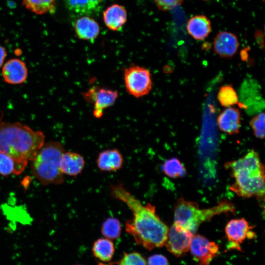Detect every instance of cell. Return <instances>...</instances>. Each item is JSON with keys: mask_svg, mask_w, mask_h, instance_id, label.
Wrapping results in <instances>:
<instances>
[{"mask_svg": "<svg viewBox=\"0 0 265 265\" xmlns=\"http://www.w3.org/2000/svg\"><path fill=\"white\" fill-rule=\"evenodd\" d=\"M147 265H168V262L164 256L156 254L148 258Z\"/></svg>", "mask_w": 265, "mask_h": 265, "instance_id": "cell-29", "label": "cell"}, {"mask_svg": "<svg viewBox=\"0 0 265 265\" xmlns=\"http://www.w3.org/2000/svg\"><path fill=\"white\" fill-rule=\"evenodd\" d=\"M65 149L58 141L44 143L30 160L33 174L43 185H60L64 182L60 160Z\"/></svg>", "mask_w": 265, "mask_h": 265, "instance_id": "cell-4", "label": "cell"}, {"mask_svg": "<svg viewBox=\"0 0 265 265\" xmlns=\"http://www.w3.org/2000/svg\"><path fill=\"white\" fill-rule=\"evenodd\" d=\"M252 228L248 222L244 218L231 220L226 224L225 231L230 242V247L240 249L239 244L246 238H251L254 237V233L250 230Z\"/></svg>", "mask_w": 265, "mask_h": 265, "instance_id": "cell-10", "label": "cell"}, {"mask_svg": "<svg viewBox=\"0 0 265 265\" xmlns=\"http://www.w3.org/2000/svg\"><path fill=\"white\" fill-rule=\"evenodd\" d=\"M225 166L235 180L230 187L231 190L244 198L264 196L265 168L255 150H250L236 160L227 162Z\"/></svg>", "mask_w": 265, "mask_h": 265, "instance_id": "cell-2", "label": "cell"}, {"mask_svg": "<svg viewBox=\"0 0 265 265\" xmlns=\"http://www.w3.org/2000/svg\"><path fill=\"white\" fill-rule=\"evenodd\" d=\"M184 0H155L157 6L163 11H168L181 5Z\"/></svg>", "mask_w": 265, "mask_h": 265, "instance_id": "cell-28", "label": "cell"}, {"mask_svg": "<svg viewBox=\"0 0 265 265\" xmlns=\"http://www.w3.org/2000/svg\"><path fill=\"white\" fill-rule=\"evenodd\" d=\"M124 162L122 154L117 149H108L101 151L96 159L97 166L102 172L117 171L122 168Z\"/></svg>", "mask_w": 265, "mask_h": 265, "instance_id": "cell-13", "label": "cell"}, {"mask_svg": "<svg viewBox=\"0 0 265 265\" xmlns=\"http://www.w3.org/2000/svg\"><path fill=\"white\" fill-rule=\"evenodd\" d=\"M3 80L10 84H20L26 80L28 70L25 62L19 58H12L7 61L2 67Z\"/></svg>", "mask_w": 265, "mask_h": 265, "instance_id": "cell-11", "label": "cell"}, {"mask_svg": "<svg viewBox=\"0 0 265 265\" xmlns=\"http://www.w3.org/2000/svg\"><path fill=\"white\" fill-rule=\"evenodd\" d=\"M77 36L80 39L93 41L99 35L100 26L94 19L83 16L78 19L74 25Z\"/></svg>", "mask_w": 265, "mask_h": 265, "instance_id": "cell-18", "label": "cell"}, {"mask_svg": "<svg viewBox=\"0 0 265 265\" xmlns=\"http://www.w3.org/2000/svg\"><path fill=\"white\" fill-rule=\"evenodd\" d=\"M193 236L190 231L174 223L168 230L165 244L169 251L180 256L189 250Z\"/></svg>", "mask_w": 265, "mask_h": 265, "instance_id": "cell-7", "label": "cell"}, {"mask_svg": "<svg viewBox=\"0 0 265 265\" xmlns=\"http://www.w3.org/2000/svg\"><path fill=\"white\" fill-rule=\"evenodd\" d=\"M239 43L237 36L232 32L221 31L214 39L213 48L215 53L224 58L233 56L237 52Z\"/></svg>", "mask_w": 265, "mask_h": 265, "instance_id": "cell-12", "label": "cell"}, {"mask_svg": "<svg viewBox=\"0 0 265 265\" xmlns=\"http://www.w3.org/2000/svg\"><path fill=\"white\" fill-rule=\"evenodd\" d=\"M118 96L117 91L106 88L93 87L84 93V98L94 104L93 114L96 118L101 117L104 110L112 106Z\"/></svg>", "mask_w": 265, "mask_h": 265, "instance_id": "cell-8", "label": "cell"}, {"mask_svg": "<svg viewBox=\"0 0 265 265\" xmlns=\"http://www.w3.org/2000/svg\"><path fill=\"white\" fill-rule=\"evenodd\" d=\"M241 115L239 109L235 107H228L218 116L219 129L229 134H237L239 132Z\"/></svg>", "mask_w": 265, "mask_h": 265, "instance_id": "cell-14", "label": "cell"}, {"mask_svg": "<svg viewBox=\"0 0 265 265\" xmlns=\"http://www.w3.org/2000/svg\"><path fill=\"white\" fill-rule=\"evenodd\" d=\"M162 170L167 177L173 179L182 177L186 173L184 165L178 159L175 158L165 161L162 165Z\"/></svg>", "mask_w": 265, "mask_h": 265, "instance_id": "cell-24", "label": "cell"}, {"mask_svg": "<svg viewBox=\"0 0 265 265\" xmlns=\"http://www.w3.org/2000/svg\"><path fill=\"white\" fill-rule=\"evenodd\" d=\"M104 0H64L67 8L80 14L92 13L100 8Z\"/></svg>", "mask_w": 265, "mask_h": 265, "instance_id": "cell-20", "label": "cell"}, {"mask_svg": "<svg viewBox=\"0 0 265 265\" xmlns=\"http://www.w3.org/2000/svg\"><path fill=\"white\" fill-rule=\"evenodd\" d=\"M7 53L5 49L0 45V68L3 65Z\"/></svg>", "mask_w": 265, "mask_h": 265, "instance_id": "cell-31", "label": "cell"}, {"mask_svg": "<svg viewBox=\"0 0 265 265\" xmlns=\"http://www.w3.org/2000/svg\"><path fill=\"white\" fill-rule=\"evenodd\" d=\"M115 248L111 239L100 238L95 241L92 246L94 256L103 262H108L112 259Z\"/></svg>", "mask_w": 265, "mask_h": 265, "instance_id": "cell-21", "label": "cell"}, {"mask_svg": "<svg viewBox=\"0 0 265 265\" xmlns=\"http://www.w3.org/2000/svg\"><path fill=\"white\" fill-rule=\"evenodd\" d=\"M255 39L257 43L260 45V46L264 48V35L262 33V31L258 30L255 32Z\"/></svg>", "mask_w": 265, "mask_h": 265, "instance_id": "cell-30", "label": "cell"}, {"mask_svg": "<svg viewBox=\"0 0 265 265\" xmlns=\"http://www.w3.org/2000/svg\"><path fill=\"white\" fill-rule=\"evenodd\" d=\"M217 99L220 105L224 107H230L238 103L236 91L228 84L221 87L217 94Z\"/></svg>", "mask_w": 265, "mask_h": 265, "instance_id": "cell-25", "label": "cell"}, {"mask_svg": "<svg viewBox=\"0 0 265 265\" xmlns=\"http://www.w3.org/2000/svg\"><path fill=\"white\" fill-rule=\"evenodd\" d=\"M186 29L188 33L194 39L197 40H202L206 38L211 32V23L205 15H195L188 21Z\"/></svg>", "mask_w": 265, "mask_h": 265, "instance_id": "cell-16", "label": "cell"}, {"mask_svg": "<svg viewBox=\"0 0 265 265\" xmlns=\"http://www.w3.org/2000/svg\"><path fill=\"white\" fill-rule=\"evenodd\" d=\"M127 11L122 5L114 4L107 7L103 13V19L106 26L111 30H119L126 23Z\"/></svg>", "mask_w": 265, "mask_h": 265, "instance_id": "cell-17", "label": "cell"}, {"mask_svg": "<svg viewBox=\"0 0 265 265\" xmlns=\"http://www.w3.org/2000/svg\"><path fill=\"white\" fill-rule=\"evenodd\" d=\"M101 231L106 238L109 239H116L121 233V223L116 217H108L103 222Z\"/></svg>", "mask_w": 265, "mask_h": 265, "instance_id": "cell-22", "label": "cell"}, {"mask_svg": "<svg viewBox=\"0 0 265 265\" xmlns=\"http://www.w3.org/2000/svg\"><path fill=\"white\" fill-rule=\"evenodd\" d=\"M56 0H22L25 6L37 14H43L53 11Z\"/></svg>", "mask_w": 265, "mask_h": 265, "instance_id": "cell-23", "label": "cell"}, {"mask_svg": "<svg viewBox=\"0 0 265 265\" xmlns=\"http://www.w3.org/2000/svg\"><path fill=\"white\" fill-rule=\"evenodd\" d=\"M85 161L80 154L74 152H65L60 160V169L63 174L76 177L82 172Z\"/></svg>", "mask_w": 265, "mask_h": 265, "instance_id": "cell-15", "label": "cell"}, {"mask_svg": "<svg viewBox=\"0 0 265 265\" xmlns=\"http://www.w3.org/2000/svg\"><path fill=\"white\" fill-rule=\"evenodd\" d=\"M189 249L194 259L199 261L201 265H209L218 252V247L215 243L200 235L193 236Z\"/></svg>", "mask_w": 265, "mask_h": 265, "instance_id": "cell-9", "label": "cell"}, {"mask_svg": "<svg viewBox=\"0 0 265 265\" xmlns=\"http://www.w3.org/2000/svg\"><path fill=\"white\" fill-rule=\"evenodd\" d=\"M235 210L234 204L227 200L221 201L210 208L200 209L195 202L181 198L175 206L174 223L194 234L202 223L221 213H234Z\"/></svg>", "mask_w": 265, "mask_h": 265, "instance_id": "cell-5", "label": "cell"}, {"mask_svg": "<svg viewBox=\"0 0 265 265\" xmlns=\"http://www.w3.org/2000/svg\"><path fill=\"white\" fill-rule=\"evenodd\" d=\"M265 118L264 112H261L253 117L250 121V125L255 136L260 139H263L265 137Z\"/></svg>", "mask_w": 265, "mask_h": 265, "instance_id": "cell-26", "label": "cell"}, {"mask_svg": "<svg viewBox=\"0 0 265 265\" xmlns=\"http://www.w3.org/2000/svg\"><path fill=\"white\" fill-rule=\"evenodd\" d=\"M0 117V152L31 160L44 143L45 135L19 122H6Z\"/></svg>", "mask_w": 265, "mask_h": 265, "instance_id": "cell-3", "label": "cell"}, {"mask_svg": "<svg viewBox=\"0 0 265 265\" xmlns=\"http://www.w3.org/2000/svg\"><path fill=\"white\" fill-rule=\"evenodd\" d=\"M28 161L17 158L0 152V174L3 176L21 174L27 166Z\"/></svg>", "mask_w": 265, "mask_h": 265, "instance_id": "cell-19", "label": "cell"}, {"mask_svg": "<svg viewBox=\"0 0 265 265\" xmlns=\"http://www.w3.org/2000/svg\"><path fill=\"white\" fill-rule=\"evenodd\" d=\"M116 265H147L144 258L138 253H125Z\"/></svg>", "mask_w": 265, "mask_h": 265, "instance_id": "cell-27", "label": "cell"}, {"mask_svg": "<svg viewBox=\"0 0 265 265\" xmlns=\"http://www.w3.org/2000/svg\"><path fill=\"white\" fill-rule=\"evenodd\" d=\"M124 77L126 89L131 95L139 98L150 92L152 80L147 69L139 66H131L125 70Z\"/></svg>", "mask_w": 265, "mask_h": 265, "instance_id": "cell-6", "label": "cell"}, {"mask_svg": "<svg viewBox=\"0 0 265 265\" xmlns=\"http://www.w3.org/2000/svg\"><path fill=\"white\" fill-rule=\"evenodd\" d=\"M110 193L132 212V217L126 222L125 229L137 244L148 250L165 244L169 229L157 214L154 206L142 204L120 183L110 185Z\"/></svg>", "mask_w": 265, "mask_h": 265, "instance_id": "cell-1", "label": "cell"}]
</instances>
